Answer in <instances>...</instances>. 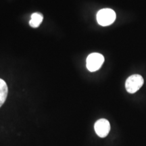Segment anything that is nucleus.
Here are the masks:
<instances>
[{
  "label": "nucleus",
  "instance_id": "1",
  "mask_svg": "<svg viewBox=\"0 0 146 146\" xmlns=\"http://www.w3.org/2000/svg\"><path fill=\"white\" fill-rule=\"evenodd\" d=\"M97 21L101 26L106 27L112 25L116 20V13L112 9L104 8L97 14Z\"/></svg>",
  "mask_w": 146,
  "mask_h": 146
},
{
  "label": "nucleus",
  "instance_id": "2",
  "mask_svg": "<svg viewBox=\"0 0 146 146\" xmlns=\"http://www.w3.org/2000/svg\"><path fill=\"white\" fill-rule=\"evenodd\" d=\"M143 78L139 74H133L127 78L125 87L129 94H135L143 86Z\"/></svg>",
  "mask_w": 146,
  "mask_h": 146
},
{
  "label": "nucleus",
  "instance_id": "3",
  "mask_svg": "<svg viewBox=\"0 0 146 146\" xmlns=\"http://www.w3.org/2000/svg\"><path fill=\"white\" fill-rule=\"evenodd\" d=\"M104 62L103 55L99 53H93L87 58V68L91 72H95L101 68Z\"/></svg>",
  "mask_w": 146,
  "mask_h": 146
},
{
  "label": "nucleus",
  "instance_id": "4",
  "mask_svg": "<svg viewBox=\"0 0 146 146\" xmlns=\"http://www.w3.org/2000/svg\"><path fill=\"white\" fill-rule=\"evenodd\" d=\"M94 129L98 136L102 138L106 137L108 135L110 130V125L108 120L102 118L95 123Z\"/></svg>",
  "mask_w": 146,
  "mask_h": 146
},
{
  "label": "nucleus",
  "instance_id": "5",
  "mask_svg": "<svg viewBox=\"0 0 146 146\" xmlns=\"http://www.w3.org/2000/svg\"><path fill=\"white\" fill-rule=\"evenodd\" d=\"M8 88L7 84L3 79L0 78V107L2 106L8 96Z\"/></svg>",
  "mask_w": 146,
  "mask_h": 146
},
{
  "label": "nucleus",
  "instance_id": "6",
  "mask_svg": "<svg viewBox=\"0 0 146 146\" xmlns=\"http://www.w3.org/2000/svg\"><path fill=\"white\" fill-rule=\"evenodd\" d=\"M43 19V16L40 13H33L31 15L29 25L33 28H37L41 25Z\"/></svg>",
  "mask_w": 146,
  "mask_h": 146
}]
</instances>
